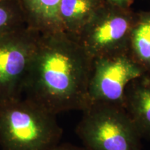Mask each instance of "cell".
<instances>
[{
    "mask_svg": "<svg viewBox=\"0 0 150 150\" xmlns=\"http://www.w3.org/2000/svg\"><path fill=\"white\" fill-rule=\"evenodd\" d=\"M136 16L130 8L106 1L76 38L92 59L129 52Z\"/></svg>",
    "mask_w": 150,
    "mask_h": 150,
    "instance_id": "4",
    "label": "cell"
},
{
    "mask_svg": "<svg viewBox=\"0 0 150 150\" xmlns=\"http://www.w3.org/2000/svg\"><path fill=\"white\" fill-rule=\"evenodd\" d=\"M129 52L146 72L150 73V11L137 13L129 38Z\"/></svg>",
    "mask_w": 150,
    "mask_h": 150,
    "instance_id": "10",
    "label": "cell"
},
{
    "mask_svg": "<svg viewBox=\"0 0 150 150\" xmlns=\"http://www.w3.org/2000/svg\"><path fill=\"white\" fill-rule=\"evenodd\" d=\"M105 0H61L59 17L63 31L77 38Z\"/></svg>",
    "mask_w": 150,
    "mask_h": 150,
    "instance_id": "9",
    "label": "cell"
},
{
    "mask_svg": "<svg viewBox=\"0 0 150 150\" xmlns=\"http://www.w3.org/2000/svg\"><path fill=\"white\" fill-rule=\"evenodd\" d=\"M46 150H86L83 147H81L70 143H59Z\"/></svg>",
    "mask_w": 150,
    "mask_h": 150,
    "instance_id": "12",
    "label": "cell"
},
{
    "mask_svg": "<svg viewBox=\"0 0 150 150\" xmlns=\"http://www.w3.org/2000/svg\"><path fill=\"white\" fill-rule=\"evenodd\" d=\"M27 27L40 33L63 31L59 17L61 0H19Z\"/></svg>",
    "mask_w": 150,
    "mask_h": 150,
    "instance_id": "8",
    "label": "cell"
},
{
    "mask_svg": "<svg viewBox=\"0 0 150 150\" xmlns=\"http://www.w3.org/2000/svg\"><path fill=\"white\" fill-rule=\"evenodd\" d=\"M76 127L86 150H142V137L125 108L90 105Z\"/></svg>",
    "mask_w": 150,
    "mask_h": 150,
    "instance_id": "3",
    "label": "cell"
},
{
    "mask_svg": "<svg viewBox=\"0 0 150 150\" xmlns=\"http://www.w3.org/2000/svg\"><path fill=\"white\" fill-rule=\"evenodd\" d=\"M93 59L76 37L64 31L40 33L22 96L52 113L88 106Z\"/></svg>",
    "mask_w": 150,
    "mask_h": 150,
    "instance_id": "1",
    "label": "cell"
},
{
    "mask_svg": "<svg viewBox=\"0 0 150 150\" xmlns=\"http://www.w3.org/2000/svg\"><path fill=\"white\" fill-rule=\"evenodd\" d=\"M56 115L22 96L0 104L1 150H46L62 137Z\"/></svg>",
    "mask_w": 150,
    "mask_h": 150,
    "instance_id": "2",
    "label": "cell"
},
{
    "mask_svg": "<svg viewBox=\"0 0 150 150\" xmlns=\"http://www.w3.org/2000/svg\"><path fill=\"white\" fill-rule=\"evenodd\" d=\"M105 1L123 8H130L131 4L134 2V0H105Z\"/></svg>",
    "mask_w": 150,
    "mask_h": 150,
    "instance_id": "13",
    "label": "cell"
},
{
    "mask_svg": "<svg viewBox=\"0 0 150 150\" xmlns=\"http://www.w3.org/2000/svg\"><path fill=\"white\" fill-rule=\"evenodd\" d=\"M27 27L19 0H0V36Z\"/></svg>",
    "mask_w": 150,
    "mask_h": 150,
    "instance_id": "11",
    "label": "cell"
},
{
    "mask_svg": "<svg viewBox=\"0 0 150 150\" xmlns=\"http://www.w3.org/2000/svg\"><path fill=\"white\" fill-rule=\"evenodd\" d=\"M145 72L129 52L93 59L88 86V106L112 104L124 107L127 87Z\"/></svg>",
    "mask_w": 150,
    "mask_h": 150,
    "instance_id": "5",
    "label": "cell"
},
{
    "mask_svg": "<svg viewBox=\"0 0 150 150\" xmlns=\"http://www.w3.org/2000/svg\"><path fill=\"white\" fill-rule=\"evenodd\" d=\"M124 108L142 139L150 141V73L145 72L129 84Z\"/></svg>",
    "mask_w": 150,
    "mask_h": 150,
    "instance_id": "7",
    "label": "cell"
},
{
    "mask_svg": "<svg viewBox=\"0 0 150 150\" xmlns=\"http://www.w3.org/2000/svg\"><path fill=\"white\" fill-rule=\"evenodd\" d=\"M40 35L25 27L0 36V104L22 96Z\"/></svg>",
    "mask_w": 150,
    "mask_h": 150,
    "instance_id": "6",
    "label": "cell"
}]
</instances>
